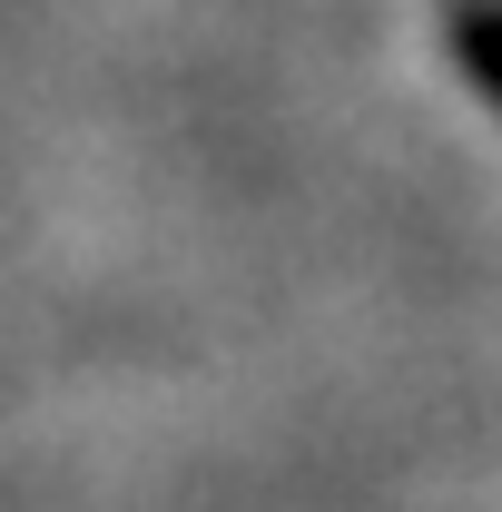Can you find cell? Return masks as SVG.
<instances>
[{"mask_svg": "<svg viewBox=\"0 0 502 512\" xmlns=\"http://www.w3.org/2000/svg\"><path fill=\"white\" fill-rule=\"evenodd\" d=\"M502 20H493V0H453V60H463V89L473 99H493L502 89Z\"/></svg>", "mask_w": 502, "mask_h": 512, "instance_id": "6da1fadb", "label": "cell"}]
</instances>
